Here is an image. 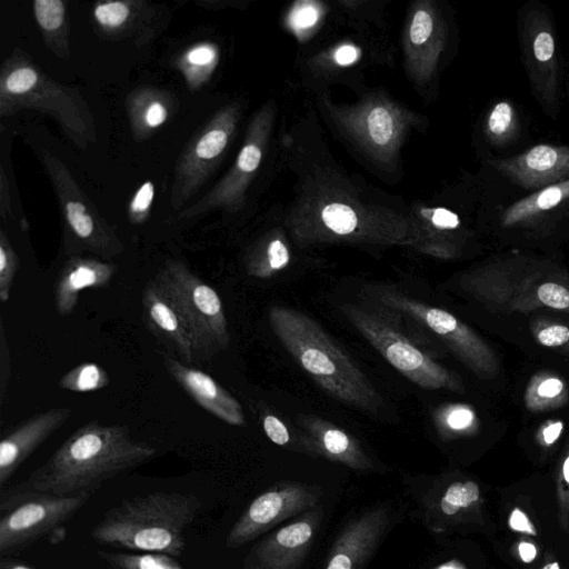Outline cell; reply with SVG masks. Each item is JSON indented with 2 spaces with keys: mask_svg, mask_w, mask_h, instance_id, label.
Segmentation results:
<instances>
[{
  "mask_svg": "<svg viewBox=\"0 0 569 569\" xmlns=\"http://www.w3.org/2000/svg\"><path fill=\"white\" fill-rule=\"evenodd\" d=\"M154 455L156 448L133 439L127 426L90 421L19 486L56 496L92 495L106 481L136 469Z\"/></svg>",
  "mask_w": 569,
  "mask_h": 569,
  "instance_id": "cell-1",
  "label": "cell"
},
{
  "mask_svg": "<svg viewBox=\"0 0 569 569\" xmlns=\"http://www.w3.org/2000/svg\"><path fill=\"white\" fill-rule=\"evenodd\" d=\"M269 321L288 353L331 397L367 412L382 407L370 379L317 321L284 306H271Z\"/></svg>",
  "mask_w": 569,
  "mask_h": 569,
  "instance_id": "cell-2",
  "label": "cell"
},
{
  "mask_svg": "<svg viewBox=\"0 0 569 569\" xmlns=\"http://www.w3.org/2000/svg\"><path fill=\"white\" fill-rule=\"evenodd\" d=\"M201 508L193 493L151 492L121 500L91 530L100 545L180 557L184 531Z\"/></svg>",
  "mask_w": 569,
  "mask_h": 569,
  "instance_id": "cell-3",
  "label": "cell"
},
{
  "mask_svg": "<svg viewBox=\"0 0 569 569\" xmlns=\"http://www.w3.org/2000/svg\"><path fill=\"white\" fill-rule=\"evenodd\" d=\"M153 282L181 318L194 357L209 358L228 349L230 333L217 291L180 261H168Z\"/></svg>",
  "mask_w": 569,
  "mask_h": 569,
  "instance_id": "cell-4",
  "label": "cell"
},
{
  "mask_svg": "<svg viewBox=\"0 0 569 569\" xmlns=\"http://www.w3.org/2000/svg\"><path fill=\"white\" fill-rule=\"evenodd\" d=\"M340 310L368 343L412 383L430 390H463L459 379L402 333L388 313L356 303H343Z\"/></svg>",
  "mask_w": 569,
  "mask_h": 569,
  "instance_id": "cell-5",
  "label": "cell"
},
{
  "mask_svg": "<svg viewBox=\"0 0 569 569\" xmlns=\"http://www.w3.org/2000/svg\"><path fill=\"white\" fill-rule=\"evenodd\" d=\"M91 495L56 496L17 486L0 497V555L21 551L56 531Z\"/></svg>",
  "mask_w": 569,
  "mask_h": 569,
  "instance_id": "cell-6",
  "label": "cell"
},
{
  "mask_svg": "<svg viewBox=\"0 0 569 569\" xmlns=\"http://www.w3.org/2000/svg\"><path fill=\"white\" fill-rule=\"evenodd\" d=\"M378 309L406 318L431 331L476 375L489 376L497 362L489 347L450 312L421 302L389 286L375 284L366 290Z\"/></svg>",
  "mask_w": 569,
  "mask_h": 569,
  "instance_id": "cell-7",
  "label": "cell"
},
{
  "mask_svg": "<svg viewBox=\"0 0 569 569\" xmlns=\"http://www.w3.org/2000/svg\"><path fill=\"white\" fill-rule=\"evenodd\" d=\"M321 490L299 482H277L256 497L226 538V547L239 548L280 525L318 507Z\"/></svg>",
  "mask_w": 569,
  "mask_h": 569,
  "instance_id": "cell-8",
  "label": "cell"
},
{
  "mask_svg": "<svg viewBox=\"0 0 569 569\" xmlns=\"http://www.w3.org/2000/svg\"><path fill=\"white\" fill-rule=\"evenodd\" d=\"M520 41L532 90L550 116L558 110L559 63L551 19L546 9L532 4L522 10Z\"/></svg>",
  "mask_w": 569,
  "mask_h": 569,
  "instance_id": "cell-9",
  "label": "cell"
},
{
  "mask_svg": "<svg viewBox=\"0 0 569 569\" xmlns=\"http://www.w3.org/2000/svg\"><path fill=\"white\" fill-rule=\"evenodd\" d=\"M320 506L299 515L257 543L244 560V569H298L320 527Z\"/></svg>",
  "mask_w": 569,
  "mask_h": 569,
  "instance_id": "cell-10",
  "label": "cell"
},
{
  "mask_svg": "<svg viewBox=\"0 0 569 569\" xmlns=\"http://www.w3.org/2000/svg\"><path fill=\"white\" fill-rule=\"evenodd\" d=\"M490 163L513 184L540 190L569 179V147L537 144L510 158H493Z\"/></svg>",
  "mask_w": 569,
  "mask_h": 569,
  "instance_id": "cell-11",
  "label": "cell"
},
{
  "mask_svg": "<svg viewBox=\"0 0 569 569\" xmlns=\"http://www.w3.org/2000/svg\"><path fill=\"white\" fill-rule=\"evenodd\" d=\"M390 510L378 506L351 520L339 533L323 569H362L390 523Z\"/></svg>",
  "mask_w": 569,
  "mask_h": 569,
  "instance_id": "cell-12",
  "label": "cell"
},
{
  "mask_svg": "<svg viewBox=\"0 0 569 569\" xmlns=\"http://www.w3.org/2000/svg\"><path fill=\"white\" fill-rule=\"evenodd\" d=\"M163 365L170 377L202 409L231 426H244L246 418L239 401L206 372L162 352Z\"/></svg>",
  "mask_w": 569,
  "mask_h": 569,
  "instance_id": "cell-13",
  "label": "cell"
},
{
  "mask_svg": "<svg viewBox=\"0 0 569 569\" xmlns=\"http://www.w3.org/2000/svg\"><path fill=\"white\" fill-rule=\"evenodd\" d=\"M71 415L68 407H58L30 417L17 425L0 442V487Z\"/></svg>",
  "mask_w": 569,
  "mask_h": 569,
  "instance_id": "cell-14",
  "label": "cell"
},
{
  "mask_svg": "<svg viewBox=\"0 0 569 569\" xmlns=\"http://www.w3.org/2000/svg\"><path fill=\"white\" fill-rule=\"evenodd\" d=\"M143 319L152 335L184 363L194 360L191 338L176 309L150 280L142 295ZM170 353V355H171Z\"/></svg>",
  "mask_w": 569,
  "mask_h": 569,
  "instance_id": "cell-15",
  "label": "cell"
},
{
  "mask_svg": "<svg viewBox=\"0 0 569 569\" xmlns=\"http://www.w3.org/2000/svg\"><path fill=\"white\" fill-rule=\"evenodd\" d=\"M301 425L307 433L305 443L309 453L359 471L372 469V461L359 441L343 429L312 416L305 417Z\"/></svg>",
  "mask_w": 569,
  "mask_h": 569,
  "instance_id": "cell-16",
  "label": "cell"
},
{
  "mask_svg": "<svg viewBox=\"0 0 569 569\" xmlns=\"http://www.w3.org/2000/svg\"><path fill=\"white\" fill-rule=\"evenodd\" d=\"M117 268L96 259L73 257L62 268L54 286V305L61 317L73 312L83 289H101L111 282Z\"/></svg>",
  "mask_w": 569,
  "mask_h": 569,
  "instance_id": "cell-17",
  "label": "cell"
},
{
  "mask_svg": "<svg viewBox=\"0 0 569 569\" xmlns=\"http://www.w3.org/2000/svg\"><path fill=\"white\" fill-rule=\"evenodd\" d=\"M569 201V179L533 191L509 207L501 214V224L515 227L530 222Z\"/></svg>",
  "mask_w": 569,
  "mask_h": 569,
  "instance_id": "cell-18",
  "label": "cell"
},
{
  "mask_svg": "<svg viewBox=\"0 0 569 569\" xmlns=\"http://www.w3.org/2000/svg\"><path fill=\"white\" fill-rule=\"evenodd\" d=\"M480 499V488L472 480L453 481L428 506L436 519H453L471 509Z\"/></svg>",
  "mask_w": 569,
  "mask_h": 569,
  "instance_id": "cell-19",
  "label": "cell"
},
{
  "mask_svg": "<svg viewBox=\"0 0 569 569\" xmlns=\"http://www.w3.org/2000/svg\"><path fill=\"white\" fill-rule=\"evenodd\" d=\"M98 556L113 569H183L176 557L158 552H109Z\"/></svg>",
  "mask_w": 569,
  "mask_h": 569,
  "instance_id": "cell-20",
  "label": "cell"
},
{
  "mask_svg": "<svg viewBox=\"0 0 569 569\" xmlns=\"http://www.w3.org/2000/svg\"><path fill=\"white\" fill-rule=\"evenodd\" d=\"M486 134L493 146H505L515 139L519 120L515 107L507 100L497 102L488 113Z\"/></svg>",
  "mask_w": 569,
  "mask_h": 569,
  "instance_id": "cell-21",
  "label": "cell"
},
{
  "mask_svg": "<svg viewBox=\"0 0 569 569\" xmlns=\"http://www.w3.org/2000/svg\"><path fill=\"white\" fill-rule=\"evenodd\" d=\"M109 382V375L102 367L86 362L63 375L59 380V387L74 392H88L102 389Z\"/></svg>",
  "mask_w": 569,
  "mask_h": 569,
  "instance_id": "cell-22",
  "label": "cell"
},
{
  "mask_svg": "<svg viewBox=\"0 0 569 569\" xmlns=\"http://www.w3.org/2000/svg\"><path fill=\"white\" fill-rule=\"evenodd\" d=\"M322 220L332 232L340 236L352 233L358 226L355 211L341 203L328 204L322 210Z\"/></svg>",
  "mask_w": 569,
  "mask_h": 569,
  "instance_id": "cell-23",
  "label": "cell"
},
{
  "mask_svg": "<svg viewBox=\"0 0 569 569\" xmlns=\"http://www.w3.org/2000/svg\"><path fill=\"white\" fill-rule=\"evenodd\" d=\"M66 217L73 233L82 241L96 246L92 240L96 234L94 222L80 202L70 201L66 206Z\"/></svg>",
  "mask_w": 569,
  "mask_h": 569,
  "instance_id": "cell-24",
  "label": "cell"
},
{
  "mask_svg": "<svg viewBox=\"0 0 569 569\" xmlns=\"http://www.w3.org/2000/svg\"><path fill=\"white\" fill-rule=\"evenodd\" d=\"M19 268V260L8 242L0 244V299L4 303L9 300L12 282Z\"/></svg>",
  "mask_w": 569,
  "mask_h": 569,
  "instance_id": "cell-25",
  "label": "cell"
},
{
  "mask_svg": "<svg viewBox=\"0 0 569 569\" xmlns=\"http://www.w3.org/2000/svg\"><path fill=\"white\" fill-rule=\"evenodd\" d=\"M393 120L383 107L373 108L368 116V130L371 139L378 144H387L393 134Z\"/></svg>",
  "mask_w": 569,
  "mask_h": 569,
  "instance_id": "cell-26",
  "label": "cell"
},
{
  "mask_svg": "<svg viewBox=\"0 0 569 569\" xmlns=\"http://www.w3.org/2000/svg\"><path fill=\"white\" fill-rule=\"evenodd\" d=\"M36 19L46 30H54L63 22L64 7L60 0H37L33 3Z\"/></svg>",
  "mask_w": 569,
  "mask_h": 569,
  "instance_id": "cell-27",
  "label": "cell"
},
{
  "mask_svg": "<svg viewBox=\"0 0 569 569\" xmlns=\"http://www.w3.org/2000/svg\"><path fill=\"white\" fill-rule=\"evenodd\" d=\"M228 133L222 129H211L198 141L194 154L198 160H210L217 157L226 147Z\"/></svg>",
  "mask_w": 569,
  "mask_h": 569,
  "instance_id": "cell-28",
  "label": "cell"
},
{
  "mask_svg": "<svg viewBox=\"0 0 569 569\" xmlns=\"http://www.w3.org/2000/svg\"><path fill=\"white\" fill-rule=\"evenodd\" d=\"M536 298L553 309L569 308V290L555 282L541 283L536 290Z\"/></svg>",
  "mask_w": 569,
  "mask_h": 569,
  "instance_id": "cell-29",
  "label": "cell"
},
{
  "mask_svg": "<svg viewBox=\"0 0 569 569\" xmlns=\"http://www.w3.org/2000/svg\"><path fill=\"white\" fill-rule=\"evenodd\" d=\"M290 261V254L284 243L277 239L267 249V262L257 278H268L273 272L283 269Z\"/></svg>",
  "mask_w": 569,
  "mask_h": 569,
  "instance_id": "cell-30",
  "label": "cell"
},
{
  "mask_svg": "<svg viewBox=\"0 0 569 569\" xmlns=\"http://www.w3.org/2000/svg\"><path fill=\"white\" fill-rule=\"evenodd\" d=\"M96 19L103 26L118 27L129 16V8L123 2L100 3L94 9Z\"/></svg>",
  "mask_w": 569,
  "mask_h": 569,
  "instance_id": "cell-31",
  "label": "cell"
},
{
  "mask_svg": "<svg viewBox=\"0 0 569 569\" xmlns=\"http://www.w3.org/2000/svg\"><path fill=\"white\" fill-rule=\"evenodd\" d=\"M37 83V73L30 68H20L9 74L7 90L14 94L29 91Z\"/></svg>",
  "mask_w": 569,
  "mask_h": 569,
  "instance_id": "cell-32",
  "label": "cell"
},
{
  "mask_svg": "<svg viewBox=\"0 0 569 569\" xmlns=\"http://www.w3.org/2000/svg\"><path fill=\"white\" fill-rule=\"evenodd\" d=\"M432 29L433 21L431 16L425 10H419L413 16L410 27V40L415 44H421L429 39Z\"/></svg>",
  "mask_w": 569,
  "mask_h": 569,
  "instance_id": "cell-33",
  "label": "cell"
},
{
  "mask_svg": "<svg viewBox=\"0 0 569 569\" xmlns=\"http://www.w3.org/2000/svg\"><path fill=\"white\" fill-rule=\"evenodd\" d=\"M443 413L442 423L452 431L466 430L473 422V413L463 407H456Z\"/></svg>",
  "mask_w": 569,
  "mask_h": 569,
  "instance_id": "cell-34",
  "label": "cell"
},
{
  "mask_svg": "<svg viewBox=\"0 0 569 569\" xmlns=\"http://www.w3.org/2000/svg\"><path fill=\"white\" fill-rule=\"evenodd\" d=\"M263 430L267 437L278 446H286L290 442L288 428L273 415H267L263 418Z\"/></svg>",
  "mask_w": 569,
  "mask_h": 569,
  "instance_id": "cell-35",
  "label": "cell"
},
{
  "mask_svg": "<svg viewBox=\"0 0 569 569\" xmlns=\"http://www.w3.org/2000/svg\"><path fill=\"white\" fill-rule=\"evenodd\" d=\"M319 18V11L311 4H305L296 8L290 16L291 26L296 30H303L312 27Z\"/></svg>",
  "mask_w": 569,
  "mask_h": 569,
  "instance_id": "cell-36",
  "label": "cell"
},
{
  "mask_svg": "<svg viewBox=\"0 0 569 569\" xmlns=\"http://www.w3.org/2000/svg\"><path fill=\"white\" fill-rule=\"evenodd\" d=\"M538 340L547 347H558L569 341V328L553 325L539 331Z\"/></svg>",
  "mask_w": 569,
  "mask_h": 569,
  "instance_id": "cell-37",
  "label": "cell"
},
{
  "mask_svg": "<svg viewBox=\"0 0 569 569\" xmlns=\"http://www.w3.org/2000/svg\"><path fill=\"white\" fill-rule=\"evenodd\" d=\"M153 199V184L150 181L144 182L137 191L131 201V212L136 216H142L149 209Z\"/></svg>",
  "mask_w": 569,
  "mask_h": 569,
  "instance_id": "cell-38",
  "label": "cell"
},
{
  "mask_svg": "<svg viewBox=\"0 0 569 569\" xmlns=\"http://www.w3.org/2000/svg\"><path fill=\"white\" fill-rule=\"evenodd\" d=\"M260 159V149L254 144H247L239 154L238 168L241 171L251 172L259 166Z\"/></svg>",
  "mask_w": 569,
  "mask_h": 569,
  "instance_id": "cell-39",
  "label": "cell"
},
{
  "mask_svg": "<svg viewBox=\"0 0 569 569\" xmlns=\"http://www.w3.org/2000/svg\"><path fill=\"white\" fill-rule=\"evenodd\" d=\"M508 523L513 531L522 532L529 536L537 535L536 527L530 521L528 516L525 512H522L519 508H513L511 510Z\"/></svg>",
  "mask_w": 569,
  "mask_h": 569,
  "instance_id": "cell-40",
  "label": "cell"
},
{
  "mask_svg": "<svg viewBox=\"0 0 569 569\" xmlns=\"http://www.w3.org/2000/svg\"><path fill=\"white\" fill-rule=\"evenodd\" d=\"M9 376H10V358H9L8 346L6 343L4 330H3L2 322H1V375H0L1 401H3V398L6 396L7 386L9 383Z\"/></svg>",
  "mask_w": 569,
  "mask_h": 569,
  "instance_id": "cell-41",
  "label": "cell"
},
{
  "mask_svg": "<svg viewBox=\"0 0 569 569\" xmlns=\"http://www.w3.org/2000/svg\"><path fill=\"white\" fill-rule=\"evenodd\" d=\"M431 221L439 229H456L460 224L458 216L445 208H438L432 211Z\"/></svg>",
  "mask_w": 569,
  "mask_h": 569,
  "instance_id": "cell-42",
  "label": "cell"
},
{
  "mask_svg": "<svg viewBox=\"0 0 569 569\" xmlns=\"http://www.w3.org/2000/svg\"><path fill=\"white\" fill-rule=\"evenodd\" d=\"M216 52L209 46H199L190 50L187 54V60L192 66H207L214 59Z\"/></svg>",
  "mask_w": 569,
  "mask_h": 569,
  "instance_id": "cell-43",
  "label": "cell"
},
{
  "mask_svg": "<svg viewBox=\"0 0 569 569\" xmlns=\"http://www.w3.org/2000/svg\"><path fill=\"white\" fill-rule=\"evenodd\" d=\"M562 389L563 385L561 380L548 378L538 386L537 392L541 398L551 399L559 396Z\"/></svg>",
  "mask_w": 569,
  "mask_h": 569,
  "instance_id": "cell-44",
  "label": "cell"
},
{
  "mask_svg": "<svg viewBox=\"0 0 569 569\" xmlns=\"http://www.w3.org/2000/svg\"><path fill=\"white\" fill-rule=\"evenodd\" d=\"M167 119L166 108L158 102L152 103L146 112V121L150 127H158Z\"/></svg>",
  "mask_w": 569,
  "mask_h": 569,
  "instance_id": "cell-45",
  "label": "cell"
},
{
  "mask_svg": "<svg viewBox=\"0 0 569 569\" xmlns=\"http://www.w3.org/2000/svg\"><path fill=\"white\" fill-rule=\"evenodd\" d=\"M336 61L341 66H348L358 58V51L353 46H342L336 51Z\"/></svg>",
  "mask_w": 569,
  "mask_h": 569,
  "instance_id": "cell-46",
  "label": "cell"
},
{
  "mask_svg": "<svg viewBox=\"0 0 569 569\" xmlns=\"http://www.w3.org/2000/svg\"><path fill=\"white\" fill-rule=\"evenodd\" d=\"M518 553L523 562L529 563L535 560L537 556V548L529 541H521L518 546Z\"/></svg>",
  "mask_w": 569,
  "mask_h": 569,
  "instance_id": "cell-47",
  "label": "cell"
},
{
  "mask_svg": "<svg viewBox=\"0 0 569 569\" xmlns=\"http://www.w3.org/2000/svg\"><path fill=\"white\" fill-rule=\"evenodd\" d=\"M561 430H562V423L560 421L548 426L543 430L545 442L548 445H551L552 442H555L558 439V437L560 436Z\"/></svg>",
  "mask_w": 569,
  "mask_h": 569,
  "instance_id": "cell-48",
  "label": "cell"
},
{
  "mask_svg": "<svg viewBox=\"0 0 569 569\" xmlns=\"http://www.w3.org/2000/svg\"><path fill=\"white\" fill-rule=\"evenodd\" d=\"M0 569H36L27 562L11 557H2L0 560Z\"/></svg>",
  "mask_w": 569,
  "mask_h": 569,
  "instance_id": "cell-49",
  "label": "cell"
},
{
  "mask_svg": "<svg viewBox=\"0 0 569 569\" xmlns=\"http://www.w3.org/2000/svg\"><path fill=\"white\" fill-rule=\"evenodd\" d=\"M438 569H465V567L462 565H460L459 562L451 561V562H448V563L439 567Z\"/></svg>",
  "mask_w": 569,
  "mask_h": 569,
  "instance_id": "cell-50",
  "label": "cell"
},
{
  "mask_svg": "<svg viewBox=\"0 0 569 569\" xmlns=\"http://www.w3.org/2000/svg\"><path fill=\"white\" fill-rule=\"evenodd\" d=\"M562 476L565 480L569 483V457L563 462Z\"/></svg>",
  "mask_w": 569,
  "mask_h": 569,
  "instance_id": "cell-51",
  "label": "cell"
},
{
  "mask_svg": "<svg viewBox=\"0 0 569 569\" xmlns=\"http://www.w3.org/2000/svg\"><path fill=\"white\" fill-rule=\"evenodd\" d=\"M542 569H560V566L557 561L549 562L546 566H543Z\"/></svg>",
  "mask_w": 569,
  "mask_h": 569,
  "instance_id": "cell-52",
  "label": "cell"
}]
</instances>
